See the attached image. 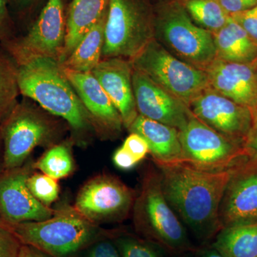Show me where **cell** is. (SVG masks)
<instances>
[{
    "instance_id": "cell-1",
    "label": "cell",
    "mask_w": 257,
    "mask_h": 257,
    "mask_svg": "<svg viewBox=\"0 0 257 257\" xmlns=\"http://www.w3.org/2000/svg\"><path fill=\"white\" fill-rule=\"evenodd\" d=\"M155 163L164 195L182 222L199 241L217 234L219 207L233 168L209 172L182 161Z\"/></svg>"
},
{
    "instance_id": "cell-2",
    "label": "cell",
    "mask_w": 257,
    "mask_h": 257,
    "mask_svg": "<svg viewBox=\"0 0 257 257\" xmlns=\"http://www.w3.org/2000/svg\"><path fill=\"white\" fill-rule=\"evenodd\" d=\"M20 94L36 101L44 109L63 119L79 134L92 131L85 107L58 60L37 57L18 65Z\"/></svg>"
},
{
    "instance_id": "cell-3",
    "label": "cell",
    "mask_w": 257,
    "mask_h": 257,
    "mask_svg": "<svg viewBox=\"0 0 257 257\" xmlns=\"http://www.w3.org/2000/svg\"><path fill=\"white\" fill-rule=\"evenodd\" d=\"M4 225L22 244L39 248L52 257L79 256L94 241L109 234L74 209L57 211L46 220Z\"/></svg>"
},
{
    "instance_id": "cell-4",
    "label": "cell",
    "mask_w": 257,
    "mask_h": 257,
    "mask_svg": "<svg viewBox=\"0 0 257 257\" xmlns=\"http://www.w3.org/2000/svg\"><path fill=\"white\" fill-rule=\"evenodd\" d=\"M133 211L135 229L148 241L172 252L191 249L185 228L164 195L158 170L145 172Z\"/></svg>"
},
{
    "instance_id": "cell-5",
    "label": "cell",
    "mask_w": 257,
    "mask_h": 257,
    "mask_svg": "<svg viewBox=\"0 0 257 257\" xmlns=\"http://www.w3.org/2000/svg\"><path fill=\"white\" fill-rule=\"evenodd\" d=\"M155 11V40L177 58L205 71L216 59L212 33L196 25L178 0H160Z\"/></svg>"
},
{
    "instance_id": "cell-6",
    "label": "cell",
    "mask_w": 257,
    "mask_h": 257,
    "mask_svg": "<svg viewBox=\"0 0 257 257\" xmlns=\"http://www.w3.org/2000/svg\"><path fill=\"white\" fill-rule=\"evenodd\" d=\"M5 170L25 165L37 147L54 146L62 135V122L27 101L18 103L0 124Z\"/></svg>"
},
{
    "instance_id": "cell-7",
    "label": "cell",
    "mask_w": 257,
    "mask_h": 257,
    "mask_svg": "<svg viewBox=\"0 0 257 257\" xmlns=\"http://www.w3.org/2000/svg\"><path fill=\"white\" fill-rule=\"evenodd\" d=\"M155 35V5L150 0H109L103 59L133 60Z\"/></svg>"
},
{
    "instance_id": "cell-8",
    "label": "cell",
    "mask_w": 257,
    "mask_h": 257,
    "mask_svg": "<svg viewBox=\"0 0 257 257\" xmlns=\"http://www.w3.org/2000/svg\"><path fill=\"white\" fill-rule=\"evenodd\" d=\"M130 62L134 69L143 72L188 106L210 87L205 71L172 55L155 39Z\"/></svg>"
},
{
    "instance_id": "cell-9",
    "label": "cell",
    "mask_w": 257,
    "mask_h": 257,
    "mask_svg": "<svg viewBox=\"0 0 257 257\" xmlns=\"http://www.w3.org/2000/svg\"><path fill=\"white\" fill-rule=\"evenodd\" d=\"M182 162L199 170L222 172L231 170L251 155L243 145L223 136L194 114L179 131Z\"/></svg>"
},
{
    "instance_id": "cell-10",
    "label": "cell",
    "mask_w": 257,
    "mask_h": 257,
    "mask_svg": "<svg viewBox=\"0 0 257 257\" xmlns=\"http://www.w3.org/2000/svg\"><path fill=\"white\" fill-rule=\"evenodd\" d=\"M66 0H47L28 33L4 44L17 65L37 57L60 62L67 33Z\"/></svg>"
},
{
    "instance_id": "cell-11",
    "label": "cell",
    "mask_w": 257,
    "mask_h": 257,
    "mask_svg": "<svg viewBox=\"0 0 257 257\" xmlns=\"http://www.w3.org/2000/svg\"><path fill=\"white\" fill-rule=\"evenodd\" d=\"M137 194L117 177L98 175L79 189L74 209L93 224L125 220L133 211Z\"/></svg>"
},
{
    "instance_id": "cell-12",
    "label": "cell",
    "mask_w": 257,
    "mask_h": 257,
    "mask_svg": "<svg viewBox=\"0 0 257 257\" xmlns=\"http://www.w3.org/2000/svg\"><path fill=\"white\" fill-rule=\"evenodd\" d=\"M33 165L27 162L18 168L5 170L0 175V219L2 224L46 220L56 210L47 207L32 195L28 179Z\"/></svg>"
},
{
    "instance_id": "cell-13",
    "label": "cell",
    "mask_w": 257,
    "mask_h": 257,
    "mask_svg": "<svg viewBox=\"0 0 257 257\" xmlns=\"http://www.w3.org/2000/svg\"><path fill=\"white\" fill-rule=\"evenodd\" d=\"M219 219L221 229L257 222V155H248L233 168Z\"/></svg>"
},
{
    "instance_id": "cell-14",
    "label": "cell",
    "mask_w": 257,
    "mask_h": 257,
    "mask_svg": "<svg viewBox=\"0 0 257 257\" xmlns=\"http://www.w3.org/2000/svg\"><path fill=\"white\" fill-rule=\"evenodd\" d=\"M192 114L208 126L244 146L251 124L252 111L211 87L189 104Z\"/></svg>"
},
{
    "instance_id": "cell-15",
    "label": "cell",
    "mask_w": 257,
    "mask_h": 257,
    "mask_svg": "<svg viewBox=\"0 0 257 257\" xmlns=\"http://www.w3.org/2000/svg\"><path fill=\"white\" fill-rule=\"evenodd\" d=\"M133 85L139 114L178 131L185 127L193 114L185 103L134 68Z\"/></svg>"
},
{
    "instance_id": "cell-16",
    "label": "cell",
    "mask_w": 257,
    "mask_h": 257,
    "mask_svg": "<svg viewBox=\"0 0 257 257\" xmlns=\"http://www.w3.org/2000/svg\"><path fill=\"white\" fill-rule=\"evenodd\" d=\"M63 69L85 107L93 128L102 137L114 138L119 136L124 126L121 115L92 72Z\"/></svg>"
},
{
    "instance_id": "cell-17",
    "label": "cell",
    "mask_w": 257,
    "mask_h": 257,
    "mask_svg": "<svg viewBox=\"0 0 257 257\" xmlns=\"http://www.w3.org/2000/svg\"><path fill=\"white\" fill-rule=\"evenodd\" d=\"M133 72L130 60L119 57L103 59L92 71L119 111L127 130L139 115L134 94Z\"/></svg>"
},
{
    "instance_id": "cell-18",
    "label": "cell",
    "mask_w": 257,
    "mask_h": 257,
    "mask_svg": "<svg viewBox=\"0 0 257 257\" xmlns=\"http://www.w3.org/2000/svg\"><path fill=\"white\" fill-rule=\"evenodd\" d=\"M205 72L211 89L249 109L256 107V64L233 63L216 59Z\"/></svg>"
},
{
    "instance_id": "cell-19",
    "label": "cell",
    "mask_w": 257,
    "mask_h": 257,
    "mask_svg": "<svg viewBox=\"0 0 257 257\" xmlns=\"http://www.w3.org/2000/svg\"><path fill=\"white\" fill-rule=\"evenodd\" d=\"M128 130L138 134L145 139L155 162L183 160L179 131L177 128L139 114Z\"/></svg>"
},
{
    "instance_id": "cell-20",
    "label": "cell",
    "mask_w": 257,
    "mask_h": 257,
    "mask_svg": "<svg viewBox=\"0 0 257 257\" xmlns=\"http://www.w3.org/2000/svg\"><path fill=\"white\" fill-rule=\"evenodd\" d=\"M109 0H72L67 13V33L60 63L63 62L107 11Z\"/></svg>"
},
{
    "instance_id": "cell-21",
    "label": "cell",
    "mask_w": 257,
    "mask_h": 257,
    "mask_svg": "<svg viewBox=\"0 0 257 257\" xmlns=\"http://www.w3.org/2000/svg\"><path fill=\"white\" fill-rule=\"evenodd\" d=\"M212 35L216 59L233 63H256V44L231 16L226 25Z\"/></svg>"
},
{
    "instance_id": "cell-22",
    "label": "cell",
    "mask_w": 257,
    "mask_h": 257,
    "mask_svg": "<svg viewBox=\"0 0 257 257\" xmlns=\"http://www.w3.org/2000/svg\"><path fill=\"white\" fill-rule=\"evenodd\" d=\"M106 17L107 11L93 25L72 53L61 63L63 68L76 72H92L99 64L102 60Z\"/></svg>"
},
{
    "instance_id": "cell-23",
    "label": "cell",
    "mask_w": 257,
    "mask_h": 257,
    "mask_svg": "<svg viewBox=\"0 0 257 257\" xmlns=\"http://www.w3.org/2000/svg\"><path fill=\"white\" fill-rule=\"evenodd\" d=\"M212 247L224 257H257V222L222 228Z\"/></svg>"
},
{
    "instance_id": "cell-24",
    "label": "cell",
    "mask_w": 257,
    "mask_h": 257,
    "mask_svg": "<svg viewBox=\"0 0 257 257\" xmlns=\"http://www.w3.org/2000/svg\"><path fill=\"white\" fill-rule=\"evenodd\" d=\"M196 25L214 33L227 23L229 15L219 0H178Z\"/></svg>"
},
{
    "instance_id": "cell-25",
    "label": "cell",
    "mask_w": 257,
    "mask_h": 257,
    "mask_svg": "<svg viewBox=\"0 0 257 257\" xmlns=\"http://www.w3.org/2000/svg\"><path fill=\"white\" fill-rule=\"evenodd\" d=\"M19 94L18 65L6 51L0 50V124L18 104Z\"/></svg>"
},
{
    "instance_id": "cell-26",
    "label": "cell",
    "mask_w": 257,
    "mask_h": 257,
    "mask_svg": "<svg viewBox=\"0 0 257 257\" xmlns=\"http://www.w3.org/2000/svg\"><path fill=\"white\" fill-rule=\"evenodd\" d=\"M74 160L68 145L60 144L51 147L33 168L55 179L67 177L73 172Z\"/></svg>"
},
{
    "instance_id": "cell-27",
    "label": "cell",
    "mask_w": 257,
    "mask_h": 257,
    "mask_svg": "<svg viewBox=\"0 0 257 257\" xmlns=\"http://www.w3.org/2000/svg\"><path fill=\"white\" fill-rule=\"evenodd\" d=\"M121 257H163L158 245L126 233L111 236Z\"/></svg>"
},
{
    "instance_id": "cell-28",
    "label": "cell",
    "mask_w": 257,
    "mask_h": 257,
    "mask_svg": "<svg viewBox=\"0 0 257 257\" xmlns=\"http://www.w3.org/2000/svg\"><path fill=\"white\" fill-rule=\"evenodd\" d=\"M28 188L39 202L50 207L59 197L60 187L57 179L45 174H31L28 179Z\"/></svg>"
},
{
    "instance_id": "cell-29",
    "label": "cell",
    "mask_w": 257,
    "mask_h": 257,
    "mask_svg": "<svg viewBox=\"0 0 257 257\" xmlns=\"http://www.w3.org/2000/svg\"><path fill=\"white\" fill-rule=\"evenodd\" d=\"M81 254L82 257H121L109 234L94 241Z\"/></svg>"
},
{
    "instance_id": "cell-30",
    "label": "cell",
    "mask_w": 257,
    "mask_h": 257,
    "mask_svg": "<svg viewBox=\"0 0 257 257\" xmlns=\"http://www.w3.org/2000/svg\"><path fill=\"white\" fill-rule=\"evenodd\" d=\"M22 243L4 224H0V257H18Z\"/></svg>"
},
{
    "instance_id": "cell-31",
    "label": "cell",
    "mask_w": 257,
    "mask_h": 257,
    "mask_svg": "<svg viewBox=\"0 0 257 257\" xmlns=\"http://www.w3.org/2000/svg\"><path fill=\"white\" fill-rule=\"evenodd\" d=\"M10 0H0V44L4 45L14 37V22L10 15Z\"/></svg>"
},
{
    "instance_id": "cell-32",
    "label": "cell",
    "mask_w": 257,
    "mask_h": 257,
    "mask_svg": "<svg viewBox=\"0 0 257 257\" xmlns=\"http://www.w3.org/2000/svg\"><path fill=\"white\" fill-rule=\"evenodd\" d=\"M257 45V5L251 9L230 15Z\"/></svg>"
},
{
    "instance_id": "cell-33",
    "label": "cell",
    "mask_w": 257,
    "mask_h": 257,
    "mask_svg": "<svg viewBox=\"0 0 257 257\" xmlns=\"http://www.w3.org/2000/svg\"><path fill=\"white\" fill-rule=\"evenodd\" d=\"M122 147L139 162L143 160L148 152H150L148 144L143 137L137 133H131L125 140Z\"/></svg>"
},
{
    "instance_id": "cell-34",
    "label": "cell",
    "mask_w": 257,
    "mask_h": 257,
    "mask_svg": "<svg viewBox=\"0 0 257 257\" xmlns=\"http://www.w3.org/2000/svg\"><path fill=\"white\" fill-rule=\"evenodd\" d=\"M219 2L229 16L251 9L257 5V0H219Z\"/></svg>"
},
{
    "instance_id": "cell-35",
    "label": "cell",
    "mask_w": 257,
    "mask_h": 257,
    "mask_svg": "<svg viewBox=\"0 0 257 257\" xmlns=\"http://www.w3.org/2000/svg\"><path fill=\"white\" fill-rule=\"evenodd\" d=\"M114 165L122 170H130L134 168L139 162L123 147H120L113 155Z\"/></svg>"
},
{
    "instance_id": "cell-36",
    "label": "cell",
    "mask_w": 257,
    "mask_h": 257,
    "mask_svg": "<svg viewBox=\"0 0 257 257\" xmlns=\"http://www.w3.org/2000/svg\"><path fill=\"white\" fill-rule=\"evenodd\" d=\"M252 111V124L248 134L244 147L251 155H257V106L251 109Z\"/></svg>"
},
{
    "instance_id": "cell-37",
    "label": "cell",
    "mask_w": 257,
    "mask_h": 257,
    "mask_svg": "<svg viewBox=\"0 0 257 257\" xmlns=\"http://www.w3.org/2000/svg\"><path fill=\"white\" fill-rule=\"evenodd\" d=\"M18 257H52L48 253L44 252L42 250L30 246L22 244Z\"/></svg>"
},
{
    "instance_id": "cell-38",
    "label": "cell",
    "mask_w": 257,
    "mask_h": 257,
    "mask_svg": "<svg viewBox=\"0 0 257 257\" xmlns=\"http://www.w3.org/2000/svg\"><path fill=\"white\" fill-rule=\"evenodd\" d=\"M191 257H224L221 254L219 251H216L215 248L213 247L209 248H204V249L199 250L195 252L194 255Z\"/></svg>"
},
{
    "instance_id": "cell-39",
    "label": "cell",
    "mask_w": 257,
    "mask_h": 257,
    "mask_svg": "<svg viewBox=\"0 0 257 257\" xmlns=\"http://www.w3.org/2000/svg\"><path fill=\"white\" fill-rule=\"evenodd\" d=\"M13 2L15 5V6L20 9V10H25L30 8L32 4L35 3L36 0H10V2Z\"/></svg>"
},
{
    "instance_id": "cell-40",
    "label": "cell",
    "mask_w": 257,
    "mask_h": 257,
    "mask_svg": "<svg viewBox=\"0 0 257 257\" xmlns=\"http://www.w3.org/2000/svg\"><path fill=\"white\" fill-rule=\"evenodd\" d=\"M5 171L4 147H3V135L0 127V175Z\"/></svg>"
},
{
    "instance_id": "cell-41",
    "label": "cell",
    "mask_w": 257,
    "mask_h": 257,
    "mask_svg": "<svg viewBox=\"0 0 257 257\" xmlns=\"http://www.w3.org/2000/svg\"><path fill=\"white\" fill-rule=\"evenodd\" d=\"M256 70H257V62L256 63Z\"/></svg>"
},
{
    "instance_id": "cell-42",
    "label": "cell",
    "mask_w": 257,
    "mask_h": 257,
    "mask_svg": "<svg viewBox=\"0 0 257 257\" xmlns=\"http://www.w3.org/2000/svg\"><path fill=\"white\" fill-rule=\"evenodd\" d=\"M0 224H2V221H1V219H0Z\"/></svg>"
}]
</instances>
